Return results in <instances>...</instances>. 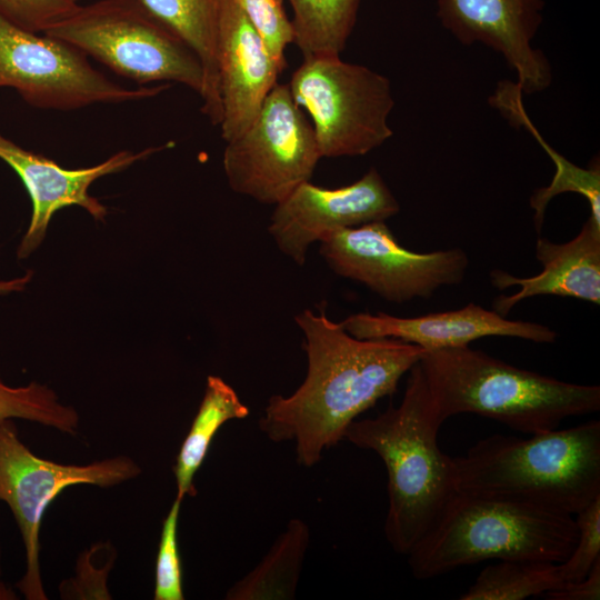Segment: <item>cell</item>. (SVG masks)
<instances>
[{
	"label": "cell",
	"mask_w": 600,
	"mask_h": 600,
	"mask_svg": "<svg viewBox=\"0 0 600 600\" xmlns=\"http://www.w3.org/2000/svg\"><path fill=\"white\" fill-rule=\"evenodd\" d=\"M249 413V408L222 378H207L203 398L176 459V498L183 501L186 496H196L194 477L214 436L226 422L246 419Z\"/></svg>",
	"instance_id": "obj_19"
},
{
	"label": "cell",
	"mask_w": 600,
	"mask_h": 600,
	"mask_svg": "<svg viewBox=\"0 0 600 600\" xmlns=\"http://www.w3.org/2000/svg\"><path fill=\"white\" fill-rule=\"evenodd\" d=\"M198 58L203 71L201 111L213 126L222 120L218 68L220 0H140Z\"/></svg>",
	"instance_id": "obj_18"
},
{
	"label": "cell",
	"mask_w": 600,
	"mask_h": 600,
	"mask_svg": "<svg viewBox=\"0 0 600 600\" xmlns=\"http://www.w3.org/2000/svg\"><path fill=\"white\" fill-rule=\"evenodd\" d=\"M536 258L542 271L533 277L519 278L500 269L490 272L491 284L499 290L520 287L513 294L494 299L493 310L499 314L507 317L520 301L546 294L600 303V222L591 216L569 242L554 243L539 237Z\"/></svg>",
	"instance_id": "obj_17"
},
{
	"label": "cell",
	"mask_w": 600,
	"mask_h": 600,
	"mask_svg": "<svg viewBox=\"0 0 600 600\" xmlns=\"http://www.w3.org/2000/svg\"><path fill=\"white\" fill-rule=\"evenodd\" d=\"M543 9V0H437L436 13L461 43H482L499 52L524 96L544 90L552 80L550 63L532 46Z\"/></svg>",
	"instance_id": "obj_13"
},
{
	"label": "cell",
	"mask_w": 600,
	"mask_h": 600,
	"mask_svg": "<svg viewBox=\"0 0 600 600\" xmlns=\"http://www.w3.org/2000/svg\"><path fill=\"white\" fill-rule=\"evenodd\" d=\"M182 500L176 498L161 528L154 571L156 600H183L182 567L178 544V523Z\"/></svg>",
	"instance_id": "obj_25"
},
{
	"label": "cell",
	"mask_w": 600,
	"mask_h": 600,
	"mask_svg": "<svg viewBox=\"0 0 600 600\" xmlns=\"http://www.w3.org/2000/svg\"><path fill=\"white\" fill-rule=\"evenodd\" d=\"M493 434L453 458L458 489L576 516L600 497V421Z\"/></svg>",
	"instance_id": "obj_3"
},
{
	"label": "cell",
	"mask_w": 600,
	"mask_h": 600,
	"mask_svg": "<svg viewBox=\"0 0 600 600\" xmlns=\"http://www.w3.org/2000/svg\"><path fill=\"white\" fill-rule=\"evenodd\" d=\"M577 538L571 514L459 490L407 558L427 580L491 559L561 563Z\"/></svg>",
	"instance_id": "obj_5"
},
{
	"label": "cell",
	"mask_w": 600,
	"mask_h": 600,
	"mask_svg": "<svg viewBox=\"0 0 600 600\" xmlns=\"http://www.w3.org/2000/svg\"><path fill=\"white\" fill-rule=\"evenodd\" d=\"M549 600H599L600 599V561L581 580L563 583L547 592Z\"/></svg>",
	"instance_id": "obj_29"
},
{
	"label": "cell",
	"mask_w": 600,
	"mask_h": 600,
	"mask_svg": "<svg viewBox=\"0 0 600 600\" xmlns=\"http://www.w3.org/2000/svg\"><path fill=\"white\" fill-rule=\"evenodd\" d=\"M320 159L313 127L289 86L277 83L250 126L227 142L222 163L236 193L276 206L310 181Z\"/></svg>",
	"instance_id": "obj_10"
},
{
	"label": "cell",
	"mask_w": 600,
	"mask_h": 600,
	"mask_svg": "<svg viewBox=\"0 0 600 600\" xmlns=\"http://www.w3.org/2000/svg\"><path fill=\"white\" fill-rule=\"evenodd\" d=\"M559 563L501 560L486 567L461 600H523L563 584Z\"/></svg>",
	"instance_id": "obj_22"
},
{
	"label": "cell",
	"mask_w": 600,
	"mask_h": 600,
	"mask_svg": "<svg viewBox=\"0 0 600 600\" xmlns=\"http://www.w3.org/2000/svg\"><path fill=\"white\" fill-rule=\"evenodd\" d=\"M309 540V526L301 519H291L256 568L228 590L226 599H293Z\"/></svg>",
	"instance_id": "obj_20"
},
{
	"label": "cell",
	"mask_w": 600,
	"mask_h": 600,
	"mask_svg": "<svg viewBox=\"0 0 600 600\" xmlns=\"http://www.w3.org/2000/svg\"><path fill=\"white\" fill-rule=\"evenodd\" d=\"M578 538L569 557L558 564L563 583L584 578L600 561V497L576 514Z\"/></svg>",
	"instance_id": "obj_27"
},
{
	"label": "cell",
	"mask_w": 600,
	"mask_h": 600,
	"mask_svg": "<svg viewBox=\"0 0 600 600\" xmlns=\"http://www.w3.org/2000/svg\"><path fill=\"white\" fill-rule=\"evenodd\" d=\"M18 599L17 593L12 588H10L3 580L1 574V564H0V600H16Z\"/></svg>",
	"instance_id": "obj_31"
},
{
	"label": "cell",
	"mask_w": 600,
	"mask_h": 600,
	"mask_svg": "<svg viewBox=\"0 0 600 600\" xmlns=\"http://www.w3.org/2000/svg\"><path fill=\"white\" fill-rule=\"evenodd\" d=\"M307 354V374L290 396H272L259 419L274 442L294 441L297 462L310 468L343 440L348 426L396 392L426 350L397 339H358L323 311L294 317Z\"/></svg>",
	"instance_id": "obj_1"
},
{
	"label": "cell",
	"mask_w": 600,
	"mask_h": 600,
	"mask_svg": "<svg viewBox=\"0 0 600 600\" xmlns=\"http://www.w3.org/2000/svg\"><path fill=\"white\" fill-rule=\"evenodd\" d=\"M166 147H149L137 153L122 150L97 166L70 170L0 134V159L19 176L32 202L30 224L19 244L18 258H27L41 244L52 216L64 207L79 206L96 220H103L107 208L89 194V187Z\"/></svg>",
	"instance_id": "obj_14"
},
{
	"label": "cell",
	"mask_w": 600,
	"mask_h": 600,
	"mask_svg": "<svg viewBox=\"0 0 600 600\" xmlns=\"http://www.w3.org/2000/svg\"><path fill=\"white\" fill-rule=\"evenodd\" d=\"M71 1H73V2L78 3V1H79V0H71Z\"/></svg>",
	"instance_id": "obj_32"
},
{
	"label": "cell",
	"mask_w": 600,
	"mask_h": 600,
	"mask_svg": "<svg viewBox=\"0 0 600 600\" xmlns=\"http://www.w3.org/2000/svg\"><path fill=\"white\" fill-rule=\"evenodd\" d=\"M0 87L14 89L36 108L74 110L152 98L169 84L121 86L93 68L80 50L0 14Z\"/></svg>",
	"instance_id": "obj_9"
},
{
	"label": "cell",
	"mask_w": 600,
	"mask_h": 600,
	"mask_svg": "<svg viewBox=\"0 0 600 600\" xmlns=\"http://www.w3.org/2000/svg\"><path fill=\"white\" fill-rule=\"evenodd\" d=\"M308 111L321 158L363 156L389 140L394 106L389 79L340 57H310L288 84Z\"/></svg>",
	"instance_id": "obj_7"
},
{
	"label": "cell",
	"mask_w": 600,
	"mask_h": 600,
	"mask_svg": "<svg viewBox=\"0 0 600 600\" xmlns=\"http://www.w3.org/2000/svg\"><path fill=\"white\" fill-rule=\"evenodd\" d=\"M409 373L398 407L353 420L343 436L383 461L388 476L384 536L393 551L403 556L437 523L459 491L453 458L438 443L444 421L419 362Z\"/></svg>",
	"instance_id": "obj_2"
},
{
	"label": "cell",
	"mask_w": 600,
	"mask_h": 600,
	"mask_svg": "<svg viewBox=\"0 0 600 600\" xmlns=\"http://www.w3.org/2000/svg\"><path fill=\"white\" fill-rule=\"evenodd\" d=\"M339 323L358 339H397L426 351L467 347L484 337H512L538 343H553L557 339V332L547 326L510 320L472 302L457 310L410 318L360 312Z\"/></svg>",
	"instance_id": "obj_15"
},
{
	"label": "cell",
	"mask_w": 600,
	"mask_h": 600,
	"mask_svg": "<svg viewBox=\"0 0 600 600\" xmlns=\"http://www.w3.org/2000/svg\"><path fill=\"white\" fill-rule=\"evenodd\" d=\"M77 7L71 0H0V14L20 28L42 33Z\"/></svg>",
	"instance_id": "obj_28"
},
{
	"label": "cell",
	"mask_w": 600,
	"mask_h": 600,
	"mask_svg": "<svg viewBox=\"0 0 600 600\" xmlns=\"http://www.w3.org/2000/svg\"><path fill=\"white\" fill-rule=\"evenodd\" d=\"M218 68L221 137L228 142L250 126L282 72L237 0L219 2Z\"/></svg>",
	"instance_id": "obj_16"
},
{
	"label": "cell",
	"mask_w": 600,
	"mask_h": 600,
	"mask_svg": "<svg viewBox=\"0 0 600 600\" xmlns=\"http://www.w3.org/2000/svg\"><path fill=\"white\" fill-rule=\"evenodd\" d=\"M507 116L514 122L526 126L532 134H534L540 144L548 152L550 158L556 164V174L550 186L537 190L530 198V206L534 209V224L536 230L540 232L544 210L549 201L557 194L572 191L583 196L589 204L591 213L590 216L600 222V171L599 164H593L590 169H581L562 156L558 154L552 148H550L536 131L532 123L524 112V107L521 101L511 106Z\"/></svg>",
	"instance_id": "obj_23"
},
{
	"label": "cell",
	"mask_w": 600,
	"mask_h": 600,
	"mask_svg": "<svg viewBox=\"0 0 600 600\" xmlns=\"http://www.w3.org/2000/svg\"><path fill=\"white\" fill-rule=\"evenodd\" d=\"M32 277L31 272H27L23 277H19L16 279L7 280V281H0V294L2 293H9L14 291H22L26 286L30 282Z\"/></svg>",
	"instance_id": "obj_30"
},
{
	"label": "cell",
	"mask_w": 600,
	"mask_h": 600,
	"mask_svg": "<svg viewBox=\"0 0 600 600\" xmlns=\"http://www.w3.org/2000/svg\"><path fill=\"white\" fill-rule=\"evenodd\" d=\"M419 364L446 421L474 413L533 434L600 409V387L520 369L469 346L426 351Z\"/></svg>",
	"instance_id": "obj_4"
},
{
	"label": "cell",
	"mask_w": 600,
	"mask_h": 600,
	"mask_svg": "<svg viewBox=\"0 0 600 600\" xmlns=\"http://www.w3.org/2000/svg\"><path fill=\"white\" fill-rule=\"evenodd\" d=\"M237 1L261 37L273 61L283 70L287 66L284 50L289 43L294 41V30L283 10L281 0Z\"/></svg>",
	"instance_id": "obj_26"
},
{
	"label": "cell",
	"mask_w": 600,
	"mask_h": 600,
	"mask_svg": "<svg viewBox=\"0 0 600 600\" xmlns=\"http://www.w3.org/2000/svg\"><path fill=\"white\" fill-rule=\"evenodd\" d=\"M294 41L303 59L339 57L356 24L361 0H289Z\"/></svg>",
	"instance_id": "obj_21"
},
{
	"label": "cell",
	"mask_w": 600,
	"mask_h": 600,
	"mask_svg": "<svg viewBox=\"0 0 600 600\" xmlns=\"http://www.w3.org/2000/svg\"><path fill=\"white\" fill-rule=\"evenodd\" d=\"M400 206L376 168L356 182L327 189L306 181L274 206L268 231L278 249L303 266L311 244L329 233L397 214Z\"/></svg>",
	"instance_id": "obj_12"
},
{
	"label": "cell",
	"mask_w": 600,
	"mask_h": 600,
	"mask_svg": "<svg viewBox=\"0 0 600 600\" xmlns=\"http://www.w3.org/2000/svg\"><path fill=\"white\" fill-rule=\"evenodd\" d=\"M319 243L332 271L397 303L429 298L440 287L461 283L469 266L461 248L428 253L406 249L384 221L333 231Z\"/></svg>",
	"instance_id": "obj_11"
},
{
	"label": "cell",
	"mask_w": 600,
	"mask_h": 600,
	"mask_svg": "<svg viewBox=\"0 0 600 600\" xmlns=\"http://www.w3.org/2000/svg\"><path fill=\"white\" fill-rule=\"evenodd\" d=\"M22 419L76 434L79 427L78 411L63 404L57 393L46 384L30 382L11 387L0 379V421Z\"/></svg>",
	"instance_id": "obj_24"
},
{
	"label": "cell",
	"mask_w": 600,
	"mask_h": 600,
	"mask_svg": "<svg viewBox=\"0 0 600 600\" xmlns=\"http://www.w3.org/2000/svg\"><path fill=\"white\" fill-rule=\"evenodd\" d=\"M140 466L127 456L88 464H63L36 456L12 420L0 421V501L10 508L24 546L26 570L17 588L27 600H47L40 569V529L49 504L68 487L109 488L137 478Z\"/></svg>",
	"instance_id": "obj_8"
},
{
	"label": "cell",
	"mask_w": 600,
	"mask_h": 600,
	"mask_svg": "<svg viewBox=\"0 0 600 600\" xmlns=\"http://www.w3.org/2000/svg\"><path fill=\"white\" fill-rule=\"evenodd\" d=\"M140 86L182 83L199 94L203 71L196 54L140 0H99L78 7L44 29Z\"/></svg>",
	"instance_id": "obj_6"
}]
</instances>
